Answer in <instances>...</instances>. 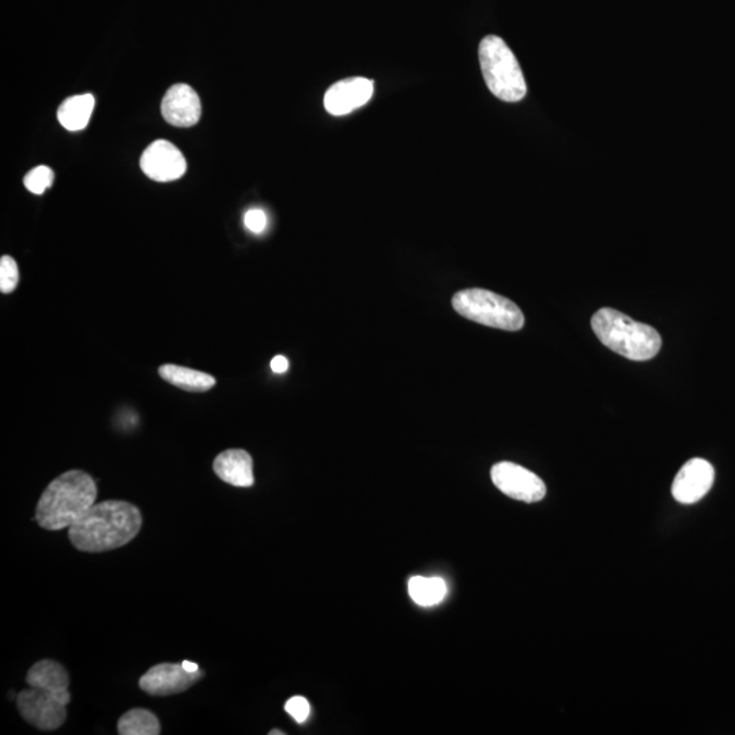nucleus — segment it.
<instances>
[{"instance_id":"obj_1","label":"nucleus","mask_w":735,"mask_h":735,"mask_svg":"<svg viewBox=\"0 0 735 735\" xmlns=\"http://www.w3.org/2000/svg\"><path fill=\"white\" fill-rule=\"evenodd\" d=\"M141 527L142 515L135 505L122 500H107L94 504L69 527V538L81 552H109L133 541Z\"/></svg>"},{"instance_id":"obj_2","label":"nucleus","mask_w":735,"mask_h":735,"mask_svg":"<svg viewBox=\"0 0 735 735\" xmlns=\"http://www.w3.org/2000/svg\"><path fill=\"white\" fill-rule=\"evenodd\" d=\"M97 486L82 470H70L55 478L44 490L36 508L40 527L59 531L71 527L93 507Z\"/></svg>"},{"instance_id":"obj_3","label":"nucleus","mask_w":735,"mask_h":735,"mask_svg":"<svg viewBox=\"0 0 735 735\" xmlns=\"http://www.w3.org/2000/svg\"><path fill=\"white\" fill-rule=\"evenodd\" d=\"M591 326L606 348L629 360H651L662 348L661 335L654 327L635 322L616 309H599L591 319Z\"/></svg>"},{"instance_id":"obj_4","label":"nucleus","mask_w":735,"mask_h":735,"mask_svg":"<svg viewBox=\"0 0 735 735\" xmlns=\"http://www.w3.org/2000/svg\"><path fill=\"white\" fill-rule=\"evenodd\" d=\"M478 55L482 75L490 92L505 103H518L526 97L525 75L514 52L501 37H484Z\"/></svg>"},{"instance_id":"obj_5","label":"nucleus","mask_w":735,"mask_h":735,"mask_svg":"<svg viewBox=\"0 0 735 735\" xmlns=\"http://www.w3.org/2000/svg\"><path fill=\"white\" fill-rule=\"evenodd\" d=\"M452 307L463 318L505 331H519L525 316L515 303L485 289L461 290L452 297Z\"/></svg>"},{"instance_id":"obj_6","label":"nucleus","mask_w":735,"mask_h":735,"mask_svg":"<svg viewBox=\"0 0 735 735\" xmlns=\"http://www.w3.org/2000/svg\"><path fill=\"white\" fill-rule=\"evenodd\" d=\"M70 701L69 689L62 692H51L30 686L17 696L18 711L22 718L43 731H54L63 726L67 718L66 708Z\"/></svg>"},{"instance_id":"obj_7","label":"nucleus","mask_w":735,"mask_h":735,"mask_svg":"<svg viewBox=\"0 0 735 735\" xmlns=\"http://www.w3.org/2000/svg\"><path fill=\"white\" fill-rule=\"evenodd\" d=\"M490 476L496 488L511 499L525 501V503H537L546 496L545 482L533 471L515 465V463H497L492 467Z\"/></svg>"},{"instance_id":"obj_8","label":"nucleus","mask_w":735,"mask_h":735,"mask_svg":"<svg viewBox=\"0 0 735 735\" xmlns=\"http://www.w3.org/2000/svg\"><path fill=\"white\" fill-rule=\"evenodd\" d=\"M203 674V670L188 672L183 663H160L143 674L139 688L150 696L179 695L201 681Z\"/></svg>"},{"instance_id":"obj_9","label":"nucleus","mask_w":735,"mask_h":735,"mask_svg":"<svg viewBox=\"0 0 735 735\" xmlns=\"http://www.w3.org/2000/svg\"><path fill=\"white\" fill-rule=\"evenodd\" d=\"M141 168L154 182L168 183L186 173L187 162L179 147L160 139L146 147L141 157Z\"/></svg>"},{"instance_id":"obj_10","label":"nucleus","mask_w":735,"mask_h":735,"mask_svg":"<svg viewBox=\"0 0 735 735\" xmlns=\"http://www.w3.org/2000/svg\"><path fill=\"white\" fill-rule=\"evenodd\" d=\"M715 470L710 462L691 459L678 471L672 485V495L681 504H695L710 492Z\"/></svg>"},{"instance_id":"obj_11","label":"nucleus","mask_w":735,"mask_h":735,"mask_svg":"<svg viewBox=\"0 0 735 735\" xmlns=\"http://www.w3.org/2000/svg\"><path fill=\"white\" fill-rule=\"evenodd\" d=\"M373 96L371 79L354 77L342 79L331 86L324 96V108L334 116H345L364 107Z\"/></svg>"},{"instance_id":"obj_12","label":"nucleus","mask_w":735,"mask_h":735,"mask_svg":"<svg viewBox=\"0 0 735 735\" xmlns=\"http://www.w3.org/2000/svg\"><path fill=\"white\" fill-rule=\"evenodd\" d=\"M161 113L172 126H195L202 116L201 98L190 85H173L162 98Z\"/></svg>"},{"instance_id":"obj_13","label":"nucleus","mask_w":735,"mask_h":735,"mask_svg":"<svg viewBox=\"0 0 735 735\" xmlns=\"http://www.w3.org/2000/svg\"><path fill=\"white\" fill-rule=\"evenodd\" d=\"M214 473L226 484L237 488H250L254 485V462L244 450H226L217 456L213 463Z\"/></svg>"},{"instance_id":"obj_14","label":"nucleus","mask_w":735,"mask_h":735,"mask_svg":"<svg viewBox=\"0 0 735 735\" xmlns=\"http://www.w3.org/2000/svg\"><path fill=\"white\" fill-rule=\"evenodd\" d=\"M26 682L32 688L62 692L69 689L70 677L67 670L59 662L44 659V661L37 662L30 667L28 674H26Z\"/></svg>"},{"instance_id":"obj_15","label":"nucleus","mask_w":735,"mask_h":735,"mask_svg":"<svg viewBox=\"0 0 735 735\" xmlns=\"http://www.w3.org/2000/svg\"><path fill=\"white\" fill-rule=\"evenodd\" d=\"M158 373L165 382L188 392H206L216 386V378L209 373L195 371V369L180 367V365H161Z\"/></svg>"},{"instance_id":"obj_16","label":"nucleus","mask_w":735,"mask_h":735,"mask_svg":"<svg viewBox=\"0 0 735 735\" xmlns=\"http://www.w3.org/2000/svg\"><path fill=\"white\" fill-rule=\"evenodd\" d=\"M93 94H79L64 100L58 109V120L66 130L81 131L89 124L94 111Z\"/></svg>"},{"instance_id":"obj_17","label":"nucleus","mask_w":735,"mask_h":735,"mask_svg":"<svg viewBox=\"0 0 735 735\" xmlns=\"http://www.w3.org/2000/svg\"><path fill=\"white\" fill-rule=\"evenodd\" d=\"M447 583L441 578L414 576L409 580V595L417 605L429 608L443 601L447 595Z\"/></svg>"},{"instance_id":"obj_18","label":"nucleus","mask_w":735,"mask_h":735,"mask_svg":"<svg viewBox=\"0 0 735 735\" xmlns=\"http://www.w3.org/2000/svg\"><path fill=\"white\" fill-rule=\"evenodd\" d=\"M118 731L120 735H158L161 725L152 711L133 708L120 716Z\"/></svg>"},{"instance_id":"obj_19","label":"nucleus","mask_w":735,"mask_h":735,"mask_svg":"<svg viewBox=\"0 0 735 735\" xmlns=\"http://www.w3.org/2000/svg\"><path fill=\"white\" fill-rule=\"evenodd\" d=\"M54 177L55 175L51 168L40 165V167L32 169L25 176L24 184L32 194L41 195L44 194L45 190L52 187Z\"/></svg>"},{"instance_id":"obj_20","label":"nucleus","mask_w":735,"mask_h":735,"mask_svg":"<svg viewBox=\"0 0 735 735\" xmlns=\"http://www.w3.org/2000/svg\"><path fill=\"white\" fill-rule=\"evenodd\" d=\"M20 282V271L17 262L11 256L5 255L0 259V290L9 294L17 289Z\"/></svg>"},{"instance_id":"obj_21","label":"nucleus","mask_w":735,"mask_h":735,"mask_svg":"<svg viewBox=\"0 0 735 735\" xmlns=\"http://www.w3.org/2000/svg\"><path fill=\"white\" fill-rule=\"evenodd\" d=\"M285 711L297 723H304L311 715V704L303 696H294L292 699L286 701Z\"/></svg>"},{"instance_id":"obj_22","label":"nucleus","mask_w":735,"mask_h":735,"mask_svg":"<svg viewBox=\"0 0 735 735\" xmlns=\"http://www.w3.org/2000/svg\"><path fill=\"white\" fill-rule=\"evenodd\" d=\"M245 228L252 233H262L267 226V216L262 209H251L244 216Z\"/></svg>"},{"instance_id":"obj_23","label":"nucleus","mask_w":735,"mask_h":735,"mask_svg":"<svg viewBox=\"0 0 735 735\" xmlns=\"http://www.w3.org/2000/svg\"><path fill=\"white\" fill-rule=\"evenodd\" d=\"M289 368V361L288 358L284 356H275L273 360H271V369H273V372L275 373H285L288 371Z\"/></svg>"},{"instance_id":"obj_24","label":"nucleus","mask_w":735,"mask_h":735,"mask_svg":"<svg viewBox=\"0 0 735 735\" xmlns=\"http://www.w3.org/2000/svg\"><path fill=\"white\" fill-rule=\"evenodd\" d=\"M182 663H183V666L186 667V669L188 670V672L195 673V672H199V670H201V669H199V666L196 665V663H194V662L183 661Z\"/></svg>"},{"instance_id":"obj_25","label":"nucleus","mask_w":735,"mask_h":735,"mask_svg":"<svg viewBox=\"0 0 735 735\" xmlns=\"http://www.w3.org/2000/svg\"><path fill=\"white\" fill-rule=\"evenodd\" d=\"M277 734L278 735H284L285 733H282V731H280V730L270 731V735H277Z\"/></svg>"}]
</instances>
